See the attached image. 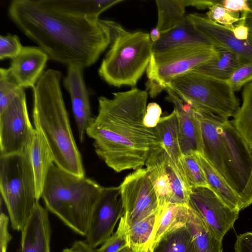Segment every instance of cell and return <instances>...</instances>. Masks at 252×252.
<instances>
[{"label": "cell", "instance_id": "ffe728a7", "mask_svg": "<svg viewBox=\"0 0 252 252\" xmlns=\"http://www.w3.org/2000/svg\"><path fill=\"white\" fill-rule=\"evenodd\" d=\"M213 47L187 18L172 29L162 33L159 40L153 42V53L187 47Z\"/></svg>", "mask_w": 252, "mask_h": 252}, {"label": "cell", "instance_id": "277c9868", "mask_svg": "<svg viewBox=\"0 0 252 252\" xmlns=\"http://www.w3.org/2000/svg\"><path fill=\"white\" fill-rule=\"evenodd\" d=\"M104 187L54 164L42 189L46 208L75 232L86 236L93 209Z\"/></svg>", "mask_w": 252, "mask_h": 252}, {"label": "cell", "instance_id": "f1b7e54d", "mask_svg": "<svg viewBox=\"0 0 252 252\" xmlns=\"http://www.w3.org/2000/svg\"><path fill=\"white\" fill-rule=\"evenodd\" d=\"M158 22L156 27L161 33L179 25L185 18L183 0H157Z\"/></svg>", "mask_w": 252, "mask_h": 252}, {"label": "cell", "instance_id": "e0dca14e", "mask_svg": "<svg viewBox=\"0 0 252 252\" xmlns=\"http://www.w3.org/2000/svg\"><path fill=\"white\" fill-rule=\"evenodd\" d=\"M165 91L168 94L167 100L173 104L177 112L179 140L183 155L196 153L203 154L201 126L196 110L170 90Z\"/></svg>", "mask_w": 252, "mask_h": 252}, {"label": "cell", "instance_id": "7a4b0ae2", "mask_svg": "<svg viewBox=\"0 0 252 252\" xmlns=\"http://www.w3.org/2000/svg\"><path fill=\"white\" fill-rule=\"evenodd\" d=\"M113 94L98 98V114L86 133L96 155L114 171L142 168L160 143L154 128L144 122L149 94L134 87Z\"/></svg>", "mask_w": 252, "mask_h": 252}, {"label": "cell", "instance_id": "ac0fdd59", "mask_svg": "<svg viewBox=\"0 0 252 252\" xmlns=\"http://www.w3.org/2000/svg\"><path fill=\"white\" fill-rule=\"evenodd\" d=\"M48 59L46 53L40 48L25 46L12 59L8 69L20 87L32 88L44 72Z\"/></svg>", "mask_w": 252, "mask_h": 252}, {"label": "cell", "instance_id": "6da1fadb", "mask_svg": "<svg viewBox=\"0 0 252 252\" xmlns=\"http://www.w3.org/2000/svg\"><path fill=\"white\" fill-rule=\"evenodd\" d=\"M8 15L18 29L49 59L66 66L94 64L111 44L120 25L113 21L78 17L50 9L39 0H14Z\"/></svg>", "mask_w": 252, "mask_h": 252}, {"label": "cell", "instance_id": "4fadbf2b", "mask_svg": "<svg viewBox=\"0 0 252 252\" xmlns=\"http://www.w3.org/2000/svg\"><path fill=\"white\" fill-rule=\"evenodd\" d=\"M189 205L214 236L221 242L233 226L240 212L230 208L207 187L192 189Z\"/></svg>", "mask_w": 252, "mask_h": 252}, {"label": "cell", "instance_id": "ba28073f", "mask_svg": "<svg viewBox=\"0 0 252 252\" xmlns=\"http://www.w3.org/2000/svg\"><path fill=\"white\" fill-rule=\"evenodd\" d=\"M214 47L187 46L153 53L146 70V90L151 97L167 89L176 77L212 59Z\"/></svg>", "mask_w": 252, "mask_h": 252}, {"label": "cell", "instance_id": "7402d4cb", "mask_svg": "<svg viewBox=\"0 0 252 252\" xmlns=\"http://www.w3.org/2000/svg\"><path fill=\"white\" fill-rule=\"evenodd\" d=\"M214 47L216 50L214 57L193 68L191 71L227 81L239 67L248 63L238 55L226 49Z\"/></svg>", "mask_w": 252, "mask_h": 252}, {"label": "cell", "instance_id": "603a6c76", "mask_svg": "<svg viewBox=\"0 0 252 252\" xmlns=\"http://www.w3.org/2000/svg\"><path fill=\"white\" fill-rule=\"evenodd\" d=\"M34 175L37 197L41 198L44 184L48 172L55 163L51 150L42 133L35 129L29 149Z\"/></svg>", "mask_w": 252, "mask_h": 252}, {"label": "cell", "instance_id": "f6af8a7d", "mask_svg": "<svg viewBox=\"0 0 252 252\" xmlns=\"http://www.w3.org/2000/svg\"><path fill=\"white\" fill-rule=\"evenodd\" d=\"M73 252H95L86 242L78 241L75 242L71 247Z\"/></svg>", "mask_w": 252, "mask_h": 252}, {"label": "cell", "instance_id": "bcb514c9", "mask_svg": "<svg viewBox=\"0 0 252 252\" xmlns=\"http://www.w3.org/2000/svg\"><path fill=\"white\" fill-rule=\"evenodd\" d=\"M241 20L249 28L252 34V12L242 13Z\"/></svg>", "mask_w": 252, "mask_h": 252}, {"label": "cell", "instance_id": "e575fe53", "mask_svg": "<svg viewBox=\"0 0 252 252\" xmlns=\"http://www.w3.org/2000/svg\"><path fill=\"white\" fill-rule=\"evenodd\" d=\"M206 17L211 21L225 26L232 30L234 24L240 20L239 12L231 11L218 3V0L215 4L209 8Z\"/></svg>", "mask_w": 252, "mask_h": 252}, {"label": "cell", "instance_id": "ee69618b", "mask_svg": "<svg viewBox=\"0 0 252 252\" xmlns=\"http://www.w3.org/2000/svg\"><path fill=\"white\" fill-rule=\"evenodd\" d=\"M186 6H191L197 9L209 8L215 4L216 0H183Z\"/></svg>", "mask_w": 252, "mask_h": 252}, {"label": "cell", "instance_id": "d6986e66", "mask_svg": "<svg viewBox=\"0 0 252 252\" xmlns=\"http://www.w3.org/2000/svg\"><path fill=\"white\" fill-rule=\"evenodd\" d=\"M21 232L18 252H50L51 228L48 210L39 201Z\"/></svg>", "mask_w": 252, "mask_h": 252}, {"label": "cell", "instance_id": "3957f363", "mask_svg": "<svg viewBox=\"0 0 252 252\" xmlns=\"http://www.w3.org/2000/svg\"><path fill=\"white\" fill-rule=\"evenodd\" d=\"M59 70L45 71L32 88L35 129L44 137L59 167L85 176L81 154L72 134L61 87Z\"/></svg>", "mask_w": 252, "mask_h": 252}, {"label": "cell", "instance_id": "d6a6232c", "mask_svg": "<svg viewBox=\"0 0 252 252\" xmlns=\"http://www.w3.org/2000/svg\"><path fill=\"white\" fill-rule=\"evenodd\" d=\"M24 89L19 86L8 68L0 69V112L4 110Z\"/></svg>", "mask_w": 252, "mask_h": 252}, {"label": "cell", "instance_id": "7bdbcfd3", "mask_svg": "<svg viewBox=\"0 0 252 252\" xmlns=\"http://www.w3.org/2000/svg\"><path fill=\"white\" fill-rule=\"evenodd\" d=\"M240 202L241 210L252 204V173L248 185L241 195Z\"/></svg>", "mask_w": 252, "mask_h": 252}, {"label": "cell", "instance_id": "60d3db41", "mask_svg": "<svg viewBox=\"0 0 252 252\" xmlns=\"http://www.w3.org/2000/svg\"><path fill=\"white\" fill-rule=\"evenodd\" d=\"M234 249V252H252V231L237 236Z\"/></svg>", "mask_w": 252, "mask_h": 252}, {"label": "cell", "instance_id": "2e32d148", "mask_svg": "<svg viewBox=\"0 0 252 252\" xmlns=\"http://www.w3.org/2000/svg\"><path fill=\"white\" fill-rule=\"evenodd\" d=\"M195 28L214 46L226 49L252 63V34L247 40L237 39L229 28L209 20L198 13L187 15Z\"/></svg>", "mask_w": 252, "mask_h": 252}, {"label": "cell", "instance_id": "74e56055", "mask_svg": "<svg viewBox=\"0 0 252 252\" xmlns=\"http://www.w3.org/2000/svg\"><path fill=\"white\" fill-rule=\"evenodd\" d=\"M160 106L156 102L149 103L146 107L144 118L145 125L151 128H154L160 119L161 114Z\"/></svg>", "mask_w": 252, "mask_h": 252}, {"label": "cell", "instance_id": "681fc988", "mask_svg": "<svg viewBox=\"0 0 252 252\" xmlns=\"http://www.w3.org/2000/svg\"><path fill=\"white\" fill-rule=\"evenodd\" d=\"M126 252V251H125V250H123V251H122L121 252ZM148 252H152L151 251H149Z\"/></svg>", "mask_w": 252, "mask_h": 252}, {"label": "cell", "instance_id": "484cf974", "mask_svg": "<svg viewBox=\"0 0 252 252\" xmlns=\"http://www.w3.org/2000/svg\"><path fill=\"white\" fill-rule=\"evenodd\" d=\"M191 210L189 206L171 203L165 205L159 210L152 247L168 232L186 225L189 220Z\"/></svg>", "mask_w": 252, "mask_h": 252}, {"label": "cell", "instance_id": "7dc6e473", "mask_svg": "<svg viewBox=\"0 0 252 252\" xmlns=\"http://www.w3.org/2000/svg\"><path fill=\"white\" fill-rule=\"evenodd\" d=\"M149 34L152 41L154 43L159 40L161 33L157 27H155L151 30Z\"/></svg>", "mask_w": 252, "mask_h": 252}, {"label": "cell", "instance_id": "ab89813d", "mask_svg": "<svg viewBox=\"0 0 252 252\" xmlns=\"http://www.w3.org/2000/svg\"><path fill=\"white\" fill-rule=\"evenodd\" d=\"M218 2L231 11L242 13L251 12L248 0H218Z\"/></svg>", "mask_w": 252, "mask_h": 252}, {"label": "cell", "instance_id": "d590c367", "mask_svg": "<svg viewBox=\"0 0 252 252\" xmlns=\"http://www.w3.org/2000/svg\"><path fill=\"white\" fill-rule=\"evenodd\" d=\"M23 46L17 35L0 36V59H13L21 52Z\"/></svg>", "mask_w": 252, "mask_h": 252}, {"label": "cell", "instance_id": "8fae6325", "mask_svg": "<svg viewBox=\"0 0 252 252\" xmlns=\"http://www.w3.org/2000/svg\"><path fill=\"white\" fill-rule=\"evenodd\" d=\"M34 131L29 118L26 94L23 89L0 112V156L28 152Z\"/></svg>", "mask_w": 252, "mask_h": 252}, {"label": "cell", "instance_id": "7c38bea8", "mask_svg": "<svg viewBox=\"0 0 252 252\" xmlns=\"http://www.w3.org/2000/svg\"><path fill=\"white\" fill-rule=\"evenodd\" d=\"M119 186L127 227L159 210L158 197L146 168L128 174Z\"/></svg>", "mask_w": 252, "mask_h": 252}, {"label": "cell", "instance_id": "836d02e7", "mask_svg": "<svg viewBox=\"0 0 252 252\" xmlns=\"http://www.w3.org/2000/svg\"><path fill=\"white\" fill-rule=\"evenodd\" d=\"M127 227L125 217L121 218L117 231L95 252H120L128 246Z\"/></svg>", "mask_w": 252, "mask_h": 252}, {"label": "cell", "instance_id": "b9f144b4", "mask_svg": "<svg viewBox=\"0 0 252 252\" xmlns=\"http://www.w3.org/2000/svg\"><path fill=\"white\" fill-rule=\"evenodd\" d=\"M235 37L241 40H247L249 38L250 31L249 28L240 20L235 24L231 30Z\"/></svg>", "mask_w": 252, "mask_h": 252}, {"label": "cell", "instance_id": "83f0119b", "mask_svg": "<svg viewBox=\"0 0 252 252\" xmlns=\"http://www.w3.org/2000/svg\"><path fill=\"white\" fill-rule=\"evenodd\" d=\"M152 252H198L191 232L187 224L164 235L151 249Z\"/></svg>", "mask_w": 252, "mask_h": 252}, {"label": "cell", "instance_id": "5b68a950", "mask_svg": "<svg viewBox=\"0 0 252 252\" xmlns=\"http://www.w3.org/2000/svg\"><path fill=\"white\" fill-rule=\"evenodd\" d=\"M153 42L148 33L122 31L113 39L98 69L109 85L134 88L150 61Z\"/></svg>", "mask_w": 252, "mask_h": 252}, {"label": "cell", "instance_id": "8992f818", "mask_svg": "<svg viewBox=\"0 0 252 252\" xmlns=\"http://www.w3.org/2000/svg\"><path fill=\"white\" fill-rule=\"evenodd\" d=\"M0 190L11 227L21 231L39 201L29 150L0 156Z\"/></svg>", "mask_w": 252, "mask_h": 252}, {"label": "cell", "instance_id": "44dd1931", "mask_svg": "<svg viewBox=\"0 0 252 252\" xmlns=\"http://www.w3.org/2000/svg\"><path fill=\"white\" fill-rule=\"evenodd\" d=\"M44 6L78 17L99 18V15L123 0H39Z\"/></svg>", "mask_w": 252, "mask_h": 252}, {"label": "cell", "instance_id": "9a60e30c", "mask_svg": "<svg viewBox=\"0 0 252 252\" xmlns=\"http://www.w3.org/2000/svg\"><path fill=\"white\" fill-rule=\"evenodd\" d=\"M84 68L79 64H69L67 66L66 74L63 79V86L70 97L81 142L84 140L86 129L93 118L89 94L84 79Z\"/></svg>", "mask_w": 252, "mask_h": 252}, {"label": "cell", "instance_id": "8d00e7d4", "mask_svg": "<svg viewBox=\"0 0 252 252\" xmlns=\"http://www.w3.org/2000/svg\"><path fill=\"white\" fill-rule=\"evenodd\" d=\"M235 92L252 82V63H247L239 67L227 80Z\"/></svg>", "mask_w": 252, "mask_h": 252}, {"label": "cell", "instance_id": "cb8c5ba5", "mask_svg": "<svg viewBox=\"0 0 252 252\" xmlns=\"http://www.w3.org/2000/svg\"><path fill=\"white\" fill-rule=\"evenodd\" d=\"M159 210L127 227V252H148L151 250Z\"/></svg>", "mask_w": 252, "mask_h": 252}, {"label": "cell", "instance_id": "9c48e42d", "mask_svg": "<svg viewBox=\"0 0 252 252\" xmlns=\"http://www.w3.org/2000/svg\"><path fill=\"white\" fill-rule=\"evenodd\" d=\"M145 166L158 197L159 210L169 203L189 206L191 188L182 163L175 160L161 143L151 151Z\"/></svg>", "mask_w": 252, "mask_h": 252}, {"label": "cell", "instance_id": "4316f807", "mask_svg": "<svg viewBox=\"0 0 252 252\" xmlns=\"http://www.w3.org/2000/svg\"><path fill=\"white\" fill-rule=\"evenodd\" d=\"M155 132L163 148L176 161L181 162L183 156L179 140L178 121L176 110L161 117L154 127Z\"/></svg>", "mask_w": 252, "mask_h": 252}, {"label": "cell", "instance_id": "d4e9b609", "mask_svg": "<svg viewBox=\"0 0 252 252\" xmlns=\"http://www.w3.org/2000/svg\"><path fill=\"white\" fill-rule=\"evenodd\" d=\"M194 155L204 171L209 188L230 208L240 211L241 206L239 198L226 181L202 154L196 153Z\"/></svg>", "mask_w": 252, "mask_h": 252}, {"label": "cell", "instance_id": "30bf717a", "mask_svg": "<svg viewBox=\"0 0 252 252\" xmlns=\"http://www.w3.org/2000/svg\"><path fill=\"white\" fill-rule=\"evenodd\" d=\"M220 128L223 143L225 180L240 201L252 173V151L233 121L221 119Z\"/></svg>", "mask_w": 252, "mask_h": 252}, {"label": "cell", "instance_id": "5bb4252c", "mask_svg": "<svg viewBox=\"0 0 252 252\" xmlns=\"http://www.w3.org/2000/svg\"><path fill=\"white\" fill-rule=\"evenodd\" d=\"M124 215L120 186L103 187L91 215L87 243L94 249L102 245L113 234L117 222Z\"/></svg>", "mask_w": 252, "mask_h": 252}, {"label": "cell", "instance_id": "f546056e", "mask_svg": "<svg viewBox=\"0 0 252 252\" xmlns=\"http://www.w3.org/2000/svg\"><path fill=\"white\" fill-rule=\"evenodd\" d=\"M186 224L191 232L198 252H222V242L214 236L192 209Z\"/></svg>", "mask_w": 252, "mask_h": 252}, {"label": "cell", "instance_id": "1f68e13d", "mask_svg": "<svg viewBox=\"0 0 252 252\" xmlns=\"http://www.w3.org/2000/svg\"><path fill=\"white\" fill-rule=\"evenodd\" d=\"M180 161L191 189L209 188L204 171L194 154L183 155Z\"/></svg>", "mask_w": 252, "mask_h": 252}, {"label": "cell", "instance_id": "52a82bcc", "mask_svg": "<svg viewBox=\"0 0 252 252\" xmlns=\"http://www.w3.org/2000/svg\"><path fill=\"white\" fill-rule=\"evenodd\" d=\"M166 89L194 109L224 119L234 117L240 108L239 100L227 81L193 71L176 77Z\"/></svg>", "mask_w": 252, "mask_h": 252}, {"label": "cell", "instance_id": "f35d334b", "mask_svg": "<svg viewBox=\"0 0 252 252\" xmlns=\"http://www.w3.org/2000/svg\"><path fill=\"white\" fill-rule=\"evenodd\" d=\"M9 218L1 212L0 215V252H7L8 243L12 236L8 231Z\"/></svg>", "mask_w": 252, "mask_h": 252}, {"label": "cell", "instance_id": "c3c4849f", "mask_svg": "<svg viewBox=\"0 0 252 252\" xmlns=\"http://www.w3.org/2000/svg\"><path fill=\"white\" fill-rule=\"evenodd\" d=\"M62 252H73L72 248H69V249H68V248H66V249H64Z\"/></svg>", "mask_w": 252, "mask_h": 252}, {"label": "cell", "instance_id": "4dcf8cb0", "mask_svg": "<svg viewBox=\"0 0 252 252\" xmlns=\"http://www.w3.org/2000/svg\"><path fill=\"white\" fill-rule=\"evenodd\" d=\"M242 96V105L233 122L252 151V82L243 88Z\"/></svg>", "mask_w": 252, "mask_h": 252}]
</instances>
